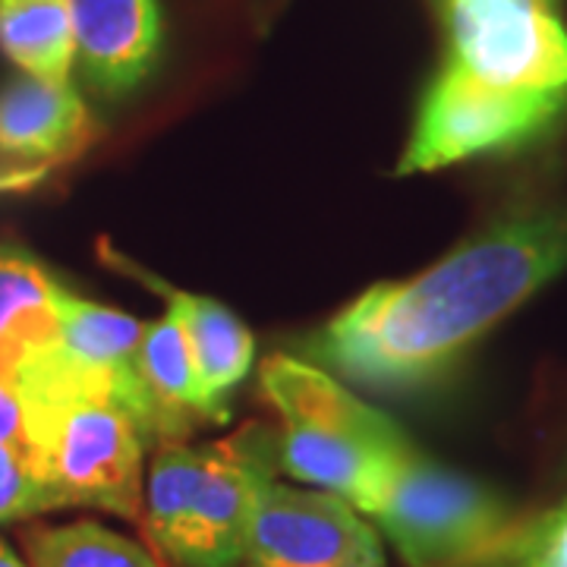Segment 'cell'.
<instances>
[{"mask_svg": "<svg viewBox=\"0 0 567 567\" xmlns=\"http://www.w3.org/2000/svg\"><path fill=\"white\" fill-rule=\"evenodd\" d=\"M447 63L507 92H567L561 0H442Z\"/></svg>", "mask_w": 567, "mask_h": 567, "instance_id": "cell-7", "label": "cell"}, {"mask_svg": "<svg viewBox=\"0 0 567 567\" xmlns=\"http://www.w3.org/2000/svg\"><path fill=\"white\" fill-rule=\"evenodd\" d=\"M278 473V435L249 423L221 442H162L145 473V543L174 567H244L252 517Z\"/></svg>", "mask_w": 567, "mask_h": 567, "instance_id": "cell-3", "label": "cell"}, {"mask_svg": "<svg viewBox=\"0 0 567 567\" xmlns=\"http://www.w3.org/2000/svg\"><path fill=\"white\" fill-rule=\"evenodd\" d=\"M502 567H567V498L546 514L517 524L514 536L502 548ZM492 565V567H495Z\"/></svg>", "mask_w": 567, "mask_h": 567, "instance_id": "cell-18", "label": "cell"}, {"mask_svg": "<svg viewBox=\"0 0 567 567\" xmlns=\"http://www.w3.org/2000/svg\"><path fill=\"white\" fill-rule=\"evenodd\" d=\"M61 511L51 488L41 483L32 454L20 445L0 442V524H17Z\"/></svg>", "mask_w": 567, "mask_h": 567, "instance_id": "cell-17", "label": "cell"}, {"mask_svg": "<svg viewBox=\"0 0 567 567\" xmlns=\"http://www.w3.org/2000/svg\"><path fill=\"white\" fill-rule=\"evenodd\" d=\"M0 442H10V445H20L29 451L20 394H17L13 382H7V379H0Z\"/></svg>", "mask_w": 567, "mask_h": 567, "instance_id": "cell-19", "label": "cell"}, {"mask_svg": "<svg viewBox=\"0 0 567 567\" xmlns=\"http://www.w3.org/2000/svg\"><path fill=\"white\" fill-rule=\"evenodd\" d=\"M102 126L73 82L13 76L0 85V162L39 171L80 158Z\"/></svg>", "mask_w": 567, "mask_h": 567, "instance_id": "cell-10", "label": "cell"}, {"mask_svg": "<svg viewBox=\"0 0 567 567\" xmlns=\"http://www.w3.org/2000/svg\"><path fill=\"white\" fill-rule=\"evenodd\" d=\"M13 388L29 454L58 507H92L140 524L145 451L155 445L142 388L82 365L58 341L22 357Z\"/></svg>", "mask_w": 567, "mask_h": 567, "instance_id": "cell-2", "label": "cell"}, {"mask_svg": "<svg viewBox=\"0 0 567 567\" xmlns=\"http://www.w3.org/2000/svg\"><path fill=\"white\" fill-rule=\"evenodd\" d=\"M76 73L102 99H130L162 61L164 22L158 0H70Z\"/></svg>", "mask_w": 567, "mask_h": 567, "instance_id": "cell-9", "label": "cell"}, {"mask_svg": "<svg viewBox=\"0 0 567 567\" xmlns=\"http://www.w3.org/2000/svg\"><path fill=\"white\" fill-rule=\"evenodd\" d=\"M145 322L114 306L82 300L63 287L58 297V344L89 369L140 385V341ZM142 388V385H140Z\"/></svg>", "mask_w": 567, "mask_h": 567, "instance_id": "cell-15", "label": "cell"}, {"mask_svg": "<svg viewBox=\"0 0 567 567\" xmlns=\"http://www.w3.org/2000/svg\"><path fill=\"white\" fill-rule=\"evenodd\" d=\"M61 284L20 244H0V379L13 382L20 360L58 334Z\"/></svg>", "mask_w": 567, "mask_h": 567, "instance_id": "cell-13", "label": "cell"}, {"mask_svg": "<svg viewBox=\"0 0 567 567\" xmlns=\"http://www.w3.org/2000/svg\"><path fill=\"white\" fill-rule=\"evenodd\" d=\"M369 517L406 567H492L520 524L495 488L416 447Z\"/></svg>", "mask_w": 567, "mask_h": 567, "instance_id": "cell-5", "label": "cell"}, {"mask_svg": "<svg viewBox=\"0 0 567 567\" xmlns=\"http://www.w3.org/2000/svg\"><path fill=\"white\" fill-rule=\"evenodd\" d=\"M262 394L281 416L278 470L369 514L413 451L404 429L322 365L287 353L262 365Z\"/></svg>", "mask_w": 567, "mask_h": 567, "instance_id": "cell-4", "label": "cell"}, {"mask_svg": "<svg viewBox=\"0 0 567 567\" xmlns=\"http://www.w3.org/2000/svg\"><path fill=\"white\" fill-rule=\"evenodd\" d=\"M567 114V92H507L442 63L423 95L398 174H425L548 136Z\"/></svg>", "mask_w": 567, "mask_h": 567, "instance_id": "cell-6", "label": "cell"}, {"mask_svg": "<svg viewBox=\"0 0 567 567\" xmlns=\"http://www.w3.org/2000/svg\"><path fill=\"white\" fill-rule=\"evenodd\" d=\"M0 51L25 76L70 82L76 66L70 0H0Z\"/></svg>", "mask_w": 567, "mask_h": 567, "instance_id": "cell-14", "label": "cell"}, {"mask_svg": "<svg viewBox=\"0 0 567 567\" xmlns=\"http://www.w3.org/2000/svg\"><path fill=\"white\" fill-rule=\"evenodd\" d=\"M29 567H174L148 543L130 539L99 520H73L61 527L22 533Z\"/></svg>", "mask_w": 567, "mask_h": 567, "instance_id": "cell-16", "label": "cell"}, {"mask_svg": "<svg viewBox=\"0 0 567 567\" xmlns=\"http://www.w3.org/2000/svg\"><path fill=\"white\" fill-rule=\"evenodd\" d=\"M136 369L155 429V445L186 442L199 425L212 423L189 347L174 312L158 322H145Z\"/></svg>", "mask_w": 567, "mask_h": 567, "instance_id": "cell-12", "label": "cell"}, {"mask_svg": "<svg viewBox=\"0 0 567 567\" xmlns=\"http://www.w3.org/2000/svg\"><path fill=\"white\" fill-rule=\"evenodd\" d=\"M567 271V203L495 221L406 281L372 284L303 341L309 363L350 385H435L470 347Z\"/></svg>", "mask_w": 567, "mask_h": 567, "instance_id": "cell-1", "label": "cell"}, {"mask_svg": "<svg viewBox=\"0 0 567 567\" xmlns=\"http://www.w3.org/2000/svg\"><path fill=\"white\" fill-rule=\"evenodd\" d=\"M244 567H388L379 533L322 488L265 486Z\"/></svg>", "mask_w": 567, "mask_h": 567, "instance_id": "cell-8", "label": "cell"}, {"mask_svg": "<svg viewBox=\"0 0 567 567\" xmlns=\"http://www.w3.org/2000/svg\"><path fill=\"white\" fill-rule=\"evenodd\" d=\"M0 567H29V565H25L20 555H17L13 548H10L7 543H3V539H0Z\"/></svg>", "mask_w": 567, "mask_h": 567, "instance_id": "cell-20", "label": "cell"}, {"mask_svg": "<svg viewBox=\"0 0 567 567\" xmlns=\"http://www.w3.org/2000/svg\"><path fill=\"white\" fill-rule=\"evenodd\" d=\"M114 259L130 265V275L136 281L152 284L167 300V312H174V319L181 322L183 338L189 347L208 416H212V423H224L230 413V404H227L230 391L240 385L252 369V357H256L252 331L218 300L196 297L189 290H177L171 284H162L145 268H136L133 262L121 259L117 252H114Z\"/></svg>", "mask_w": 567, "mask_h": 567, "instance_id": "cell-11", "label": "cell"}]
</instances>
